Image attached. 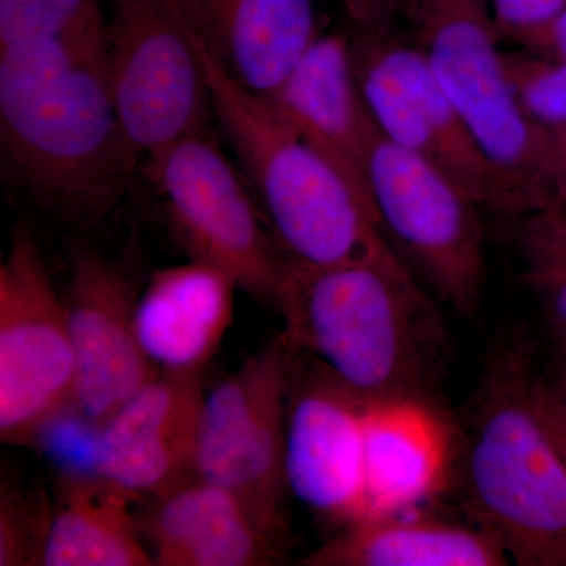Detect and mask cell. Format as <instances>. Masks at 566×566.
<instances>
[{"label":"cell","mask_w":566,"mask_h":566,"mask_svg":"<svg viewBox=\"0 0 566 566\" xmlns=\"http://www.w3.org/2000/svg\"><path fill=\"white\" fill-rule=\"evenodd\" d=\"M365 398L315 357L296 354L286 422V485L316 516L340 528L365 517Z\"/></svg>","instance_id":"12"},{"label":"cell","mask_w":566,"mask_h":566,"mask_svg":"<svg viewBox=\"0 0 566 566\" xmlns=\"http://www.w3.org/2000/svg\"><path fill=\"white\" fill-rule=\"evenodd\" d=\"M0 134L14 169L54 202L95 208L117 191L137 158L112 96L102 3L0 46Z\"/></svg>","instance_id":"1"},{"label":"cell","mask_w":566,"mask_h":566,"mask_svg":"<svg viewBox=\"0 0 566 566\" xmlns=\"http://www.w3.org/2000/svg\"><path fill=\"white\" fill-rule=\"evenodd\" d=\"M549 133L547 151V186L554 205L566 207V128Z\"/></svg>","instance_id":"30"},{"label":"cell","mask_w":566,"mask_h":566,"mask_svg":"<svg viewBox=\"0 0 566 566\" xmlns=\"http://www.w3.org/2000/svg\"><path fill=\"white\" fill-rule=\"evenodd\" d=\"M400 17L504 188L506 214L553 207L549 133L528 120L506 77L490 0H403Z\"/></svg>","instance_id":"5"},{"label":"cell","mask_w":566,"mask_h":566,"mask_svg":"<svg viewBox=\"0 0 566 566\" xmlns=\"http://www.w3.org/2000/svg\"><path fill=\"white\" fill-rule=\"evenodd\" d=\"M102 0H0V46L62 31Z\"/></svg>","instance_id":"25"},{"label":"cell","mask_w":566,"mask_h":566,"mask_svg":"<svg viewBox=\"0 0 566 566\" xmlns=\"http://www.w3.org/2000/svg\"><path fill=\"white\" fill-rule=\"evenodd\" d=\"M268 102L371 203L367 164L381 133L360 88L353 40L319 35Z\"/></svg>","instance_id":"16"},{"label":"cell","mask_w":566,"mask_h":566,"mask_svg":"<svg viewBox=\"0 0 566 566\" xmlns=\"http://www.w3.org/2000/svg\"><path fill=\"white\" fill-rule=\"evenodd\" d=\"M506 77L517 106L545 132L566 128V61L526 50L504 52Z\"/></svg>","instance_id":"23"},{"label":"cell","mask_w":566,"mask_h":566,"mask_svg":"<svg viewBox=\"0 0 566 566\" xmlns=\"http://www.w3.org/2000/svg\"><path fill=\"white\" fill-rule=\"evenodd\" d=\"M367 186L379 226L406 266L458 315H474L486 283L482 207L382 136L368 156Z\"/></svg>","instance_id":"6"},{"label":"cell","mask_w":566,"mask_h":566,"mask_svg":"<svg viewBox=\"0 0 566 566\" xmlns=\"http://www.w3.org/2000/svg\"><path fill=\"white\" fill-rule=\"evenodd\" d=\"M132 495L96 475H66L52 509L41 565L150 566L132 510Z\"/></svg>","instance_id":"21"},{"label":"cell","mask_w":566,"mask_h":566,"mask_svg":"<svg viewBox=\"0 0 566 566\" xmlns=\"http://www.w3.org/2000/svg\"><path fill=\"white\" fill-rule=\"evenodd\" d=\"M509 554L495 536L416 510L371 517L305 556V566H504Z\"/></svg>","instance_id":"20"},{"label":"cell","mask_w":566,"mask_h":566,"mask_svg":"<svg viewBox=\"0 0 566 566\" xmlns=\"http://www.w3.org/2000/svg\"><path fill=\"white\" fill-rule=\"evenodd\" d=\"M524 285L542 304L553 342H566V208L524 216L517 233Z\"/></svg>","instance_id":"22"},{"label":"cell","mask_w":566,"mask_h":566,"mask_svg":"<svg viewBox=\"0 0 566 566\" xmlns=\"http://www.w3.org/2000/svg\"><path fill=\"white\" fill-rule=\"evenodd\" d=\"M490 3L502 40L510 41L538 28L566 7V0H490Z\"/></svg>","instance_id":"26"},{"label":"cell","mask_w":566,"mask_h":566,"mask_svg":"<svg viewBox=\"0 0 566 566\" xmlns=\"http://www.w3.org/2000/svg\"><path fill=\"white\" fill-rule=\"evenodd\" d=\"M147 538L159 566H263L281 558L279 539L251 506L199 476L163 495Z\"/></svg>","instance_id":"19"},{"label":"cell","mask_w":566,"mask_h":566,"mask_svg":"<svg viewBox=\"0 0 566 566\" xmlns=\"http://www.w3.org/2000/svg\"><path fill=\"white\" fill-rule=\"evenodd\" d=\"M460 433L433 398L367 400L365 520L417 510L452 482Z\"/></svg>","instance_id":"15"},{"label":"cell","mask_w":566,"mask_h":566,"mask_svg":"<svg viewBox=\"0 0 566 566\" xmlns=\"http://www.w3.org/2000/svg\"><path fill=\"white\" fill-rule=\"evenodd\" d=\"M283 340L365 400L433 398L447 338L422 282L400 256L312 266L286 256Z\"/></svg>","instance_id":"2"},{"label":"cell","mask_w":566,"mask_h":566,"mask_svg":"<svg viewBox=\"0 0 566 566\" xmlns=\"http://www.w3.org/2000/svg\"><path fill=\"white\" fill-rule=\"evenodd\" d=\"M513 43L534 54L566 61V7L538 28L517 36Z\"/></svg>","instance_id":"29"},{"label":"cell","mask_w":566,"mask_h":566,"mask_svg":"<svg viewBox=\"0 0 566 566\" xmlns=\"http://www.w3.org/2000/svg\"><path fill=\"white\" fill-rule=\"evenodd\" d=\"M52 509L41 495L3 483L0 495V566L41 565Z\"/></svg>","instance_id":"24"},{"label":"cell","mask_w":566,"mask_h":566,"mask_svg":"<svg viewBox=\"0 0 566 566\" xmlns=\"http://www.w3.org/2000/svg\"><path fill=\"white\" fill-rule=\"evenodd\" d=\"M65 300L31 234L11 238L0 264V438L22 444L44 430L74 389Z\"/></svg>","instance_id":"10"},{"label":"cell","mask_w":566,"mask_h":566,"mask_svg":"<svg viewBox=\"0 0 566 566\" xmlns=\"http://www.w3.org/2000/svg\"><path fill=\"white\" fill-rule=\"evenodd\" d=\"M107 70L136 158L203 128L210 104L199 52L177 0H109Z\"/></svg>","instance_id":"8"},{"label":"cell","mask_w":566,"mask_h":566,"mask_svg":"<svg viewBox=\"0 0 566 566\" xmlns=\"http://www.w3.org/2000/svg\"><path fill=\"white\" fill-rule=\"evenodd\" d=\"M202 375L158 374L96 428L95 475L132 495H163L193 474Z\"/></svg>","instance_id":"14"},{"label":"cell","mask_w":566,"mask_h":566,"mask_svg":"<svg viewBox=\"0 0 566 566\" xmlns=\"http://www.w3.org/2000/svg\"><path fill=\"white\" fill-rule=\"evenodd\" d=\"M128 279L99 253L74 256L65 300L74 352L71 406L98 428L156 375L136 331Z\"/></svg>","instance_id":"13"},{"label":"cell","mask_w":566,"mask_h":566,"mask_svg":"<svg viewBox=\"0 0 566 566\" xmlns=\"http://www.w3.org/2000/svg\"><path fill=\"white\" fill-rule=\"evenodd\" d=\"M535 397L547 430L566 461V368L556 363L553 374L536 371Z\"/></svg>","instance_id":"27"},{"label":"cell","mask_w":566,"mask_h":566,"mask_svg":"<svg viewBox=\"0 0 566 566\" xmlns=\"http://www.w3.org/2000/svg\"><path fill=\"white\" fill-rule=\"evenodd\" d=\"M147 172L191 260L223 271L256 300L277 304L286 259L216 140L197 129L148 158Z\"/></svg>","instance_id":"9"},{"label":"cell","mask_w":566,"mask_h":566,"mask_svg":"<svg viewBox=\"0 0 566 566\" xmlns=\"http://www.w3.org/2000/svg\"><path fill=\"white\" fill-rule=\"evenodd\" d=\"M223 69L268 99L318 39L314 0H177Z\"/></svg>","instance_id":"17"},{"label":"cell","mask_w":566,"mask_h":566,"mask_svg":"<svg viewBox=\"0 0 566 566\" xmlns=\"http://www.w3.org/2000/svg\"><path fill=\"white\" fill-rule=\"evenodd\" d=\"M553 344L556 349V363L566 368V342H553Z\"/></svg>","instance_id":"31"},{"label":"cell","mask_w":566,"mask_h":566,"mask_svg":"<svg viewBox=\"0 0 566 566\" xmlns=\"http://www.w3.org/2000/svg\"><path fill=\"white\" fill-rule=\"evenodd\" d=\"M237 289L230 275L196 260L153 275L134 318L159 374L202 375L232 326Z\"/></svg>","instance_id":"18"},{"label":"cell","mask_w":566,"mask_h":566,"mask_svg":"<svg viewBox=\"0 0 566 566\" xmlns=\"http://www.w3.org/2000/svg\"><path fill=\"white\" fill-rule=\"evenodd\" d=\"M296 352L281 334L205 394L193 475L229 488L281 539L286 422Z\"/></svg>","instance_id":"7"},{"label":"cell","mask_w":566,"mask_h":566,"mask_svg":"<svg viewBox=\"0 0 566 566\" xmlns=\"http://www.w3.org/2000/svg\"><path fill=\"white\" fill-rule=\"evenodd\" d=\"M353 46L381 136L441 170L480 207L506 212L494 167L415 44L389 31L357 35Z\"/></svg>","instance_id":"11"},{"label":"cell","mask_w":566,"mask_h":566,"mask_svg":"<svg viewBox=\"0 0 566 566\" xmlns=\"http://www.w3.org/2000/svg\"><path fill=\"white\" fill-rule=\"evenodd\" d=\"M536 371L523 342L488 359L460 439L463 502L516 565L566 566V461L536 405Z\"/></svg>","instance_id":"3"},{"label":"cell","mask_w":566,"mask_h":566,"mask_svg":"<svg viewBox=\"0 0 566 566\" xmlns=\"http://www.w3.org/2000/svg\"><path fill=\"white\" fill-rule=\"evenodd\" d=\"M188 28L202 61L210 107L289 259L335 266L398 256L363 193L273 104L234 80Z\"/></svg>","instance_id":"4"},{"label":"cell","mask_w":566,"mask_h":566,"mask_svg":"<svg viewBox=\"0 0 566 566\" xmlns=\"http://www.w3.org/2000/svg\"><path fill=\"white\" fill-rule=\"evenodd\" d=\"M357 35L389 32L395 18L400 17L403 0H340Z\"/></svg>","instance_id":"28"}]
</instances>
